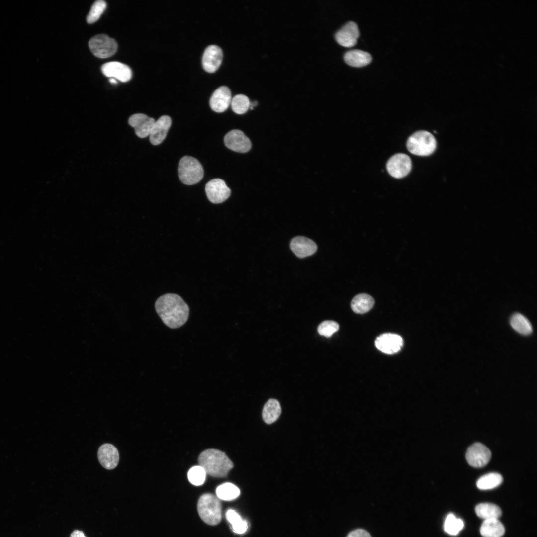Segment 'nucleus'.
<instances>
[{"instance_id":"1","label":"nucleus","mask_w":537,"mask_h":537,"mask_svg":"<svg viewBox=\"0 0 537 537\" xmlns=\"http://www.w3.org/2000/svg\"><path fill=\"white\" fill-rule=\"evenodd\" d=\"M155 307L163 323L171 329L181 327L188 320L189 307L178 294L167 293L161 296L156 301Z\"/></svg>"},{"instance_id":"2","label":"nucleus","mask_w":537,"mask_h":537,"mask_svg":"<svg viewBox=\"0 0 537 537\" xmlns=\"http://www.w3.org/2000/svg\"><path fill=\"white\" fill-rule=\"evenodd\" d=\"M199 465L207 474L216 477H224L233 467V463L222 451L216 449H208L198 457Z\"/></svg>"},{"instance_id":"3","label":"nucleus","mask_w":537,"mask_h":537,"mask_svg":"<svg viewBox=\"0 0 537 537\" xmlns=\"http://www.w3.org/2000/svg\"><path fill=\"white\" fill-rule=\"evenodd\" d=\"M197 511L203 521L209 525H216L221 520V502L212 494L205 493L200 496L197 503Z\"/></svg>"},{"instance_id":"4","label":"nucleus","mask_w":537,"mask_h":537,"mask_svg":"<svg viewBox=\"0 0 537 537\" xmlns=\"http://www.w3.org/2000/svg\"><path fill=\"white\" fill-rule=\"evenodd\" d=\"M178 171L180 180L188 185L199 182L204 175L203 169L200 162L189 156H185L181 158Z\"/></svg>"},{"instance_id":"5","label":"nucleus","mask_w":537,"mask_h":537,"mask_svg":"<svg viewBox=\"0 0 537 537\" xmlns=\"http://www.w3.org/2000/svg\"><path fill=\"white\" fill-rule=\"evenodd\" d=\"M406 146L412 154L421 156L432 154L437 147V142L434 136L427 131H419L415 132L408 138Z\"/></svg>"},{"instance_id":"6","label":"nucleus","mask_w":537,"mask_h":537,"mask_svg":"<svg viewBox=\"0 0 537 537\" xmlns=\"http://www.w3.org/2000/svg\"><path fill=\"white\" fill-rule=\"evenodd\" d=\"M89 47L94 56L106 58L113 55L117 49L115 40L105 34H98L92 37L89 42Z\"/></svg>"},{"instance_id":"7","label":"nucleus","mask_w":537,"mask_h":537,"mask_svg":"<svg viewBox=\"0 0 537 537\" xmlns=\"http://www.w3.org/2000/svg\"><path fill=\"white\" fill-rule=\"evenodd\" d=\"M491 452L489 449L480 443H475L470 446L466 453V459L468 464L475 468H481L489 462Z\"/></svg>"},{"instance_id":"8","label":"nucleus","mask_w":537,"mask_h":537,"mask_svg":"<svg viewBox=\"0 0 537 537\" xmlns=\"http://www.w3.org/2000/svg\"><path fill=\"white\" fill-rule=\"evenodd\" d=\"M412 167L411 160L406 154L398 153L392 156L388 161L386 168L393 177L400 179L407 175Z\"/></svg>"},{"instance_id":"9","label":"nucleus","mask_w":537,"mask_h":537,"mask_svg":"<svg viewBox=\"0 0 537 537\" xmlns=\"http://www.w3.org/2000/svg\"><path fill=\"white\" fill-rule=\"evenodd\" d=\"M205 190L208 200L212 203H221L226 200L231 194L230 189L220 179H213L205 185Z\"/></svg>"},{"instance_id":"10","label":"nucleus","mask_w":537,"mask_h":537,"mask_svg":"<svg viewBox=\"0 0 537 537\" xmlns=\"http://www.w3.org/2000/svg\"><path fill=\"white\" fill-rule=\"evenodd\" d=\"M225 145L228 149L238 153L248 152L251 148V143L241 130L234 129L229 131L224 137Z\"/></svg>"},{"instance_id":"11","label":"nucleus","mask_w":537,"mask_h":537,"mask_svg":"<svg viewBox=\"0 0 537 537\" xmlns=\"http://www.w3.org/2000/svg\"><path fill=\"white\" fill-rule=\"evenodd\" d=\"M101 70L105 76L117 79L122 82H128L132 77V71L130 67L119 62L106 63L102 65Z\"/></svg>"},{"instance_id":"12","label":"nucleus","mask_w":537,"mask_h":537,"mask_svg":"<svg viewBox=\"0 0 537 537\" xmlns=\"http://www.w3.org/2000/svg\"><path fill=\"white\" fill-rule=\"evenodd\" d=\"M128 124L134 129L136 135L140 138L149 136L155 120L143 113L132 115L128 119Z\"/></svg>"},{"instance_id":"13","label":"nucleus","mask_w":537,"mask_h":537,"mask_svg":"<svg viewBox=\"0 0 537 537\" xmlns=\"http://www.w3.org/2000/svg\"><path fill=\"white\" fill-rule=\"evenodd\" d=\"M359 35V30L356 23L349 21L336 32L335 39L341 45L350 47L355 45Z\"/></svg>"},{"instance_id":"14","label":"nucleus","mask_w":537,"mask_h":537,"mask_svg":"<svg viewBox=\"0 0 537 537\" xmlns=\"http://www.w3.org/2000/svg\"><path fill=\"white\" fill-rule=\"evenodd\" d=\"M223 59V52L220 47L210 45L206 48L202 59L203 69L207 72H215L220 66Z\"/></svg>"},{"instance_id":"15","label":"nucleus","mask_w":537,"mask_h":537,"mask_svg":"<svg viewBox=\"0 0 537 537\" xmlns=\"http://www.w3.org/2000/svg\"><path fill=\"white\" fill-rule=\"evenodd\" d=\"M375 344L376 348L383 353L392 354L398 352L403 344L402 337L397 334L385 333L378 337Z\"/></svg>"},{"instance_id":"16","label":"nucleus","mask_w":537,"mask_h":537,"mask_svg":"<svg viewBox=\"0 0 537 537\" xmlns=\"http://www.w3.org/2000/svg\"><path fill=\"white\" fill-rule=\"evenodd\" d=\"M232 100L231 92L226 86L218 88L212 93L209 104L212 110L216 112H224L229 107Z\"/></svg>"},{"instance_id":"17","label":"nucleus","mask_w":537,"mask_h":537,"mask_svg":"<svg viewBox=\"0 0 537 537\" xmlns=\"http://www.w3.org/2000/svg\"><path fill=\"white\" fill-rule=\"evenodd\" d=\"M97 456L100 463L106 469H113L118 464L119 452L116 448L111 444L102 445L98 449Z\"/></svg>"},{"instance_id":"18","label":"nucleus","mask_w":537,"mask_h":537,"mask_svg":"<svg viewBox=\"0 0 537 537\" xmlns=\"http://www.w3.org/2000/svg\"><path fill=\"white\" fill-rule=\"evenodd\" d=\"M172 125V119L168 115H163L155 121L149 135L150 142L152 145L160 144L165 139Z\"/></svg>"},{"instance_id":"19","label":"nucleus","mask_w":537,"mask_h":537,"mask_svg":"<svg viewBox=\"0 0 537 537\" xmlns=\"http://www.w3.org/2000/svg\"><path fill=\"white\" fill-rule=\"evenodd\" d=\"M290 248L297 257L303 258L314 254L317 247L312 240L305 237L297 236L291 240Z\"/></svg>"},{"instance_id":"20","label":"nucleus","mask_w":537,"mask_h":537,"mask_svg":"<svg viewBox=\"0 0 537 537\" xmlns=\"http://www.w3.org/2000/svg\"><path fill=\"white\" fill-rule=\"evenodd\" d=\"M345 61L348 65L353 67H362L369 64L372 60L371 55L367 52L353 49L345 53L344 56Z\"/></svg>"},{"instance_id":"21","label":"nucleus","mask_w":537,"mask_h":537,"mask_svg":"<svg viewBox=\"0 0 537 537\" xmlns=\"http://www.w3.org/2000/svg\"><path fill=\"white\" fill-rule=\"evenodd\" d=\"M480 532L483 537H501L505 533V528L498 519H491L484 521Z\"/></svg>"},{"instance_id":"22","label":"nucleus","mask_w":537,"mask_h":537,"mask_svg":"<svg viewBox=\"0 0 537 537\" xmlns=\"http://www.w3.org/2000/svg\"><path fill=\"white\" fill-rule=\"evenodd\" d=\"M374 300L370 295L362 293L357 295L352 299L351 308L356 313L363 314L369 311L373 306Z\"/></svg>"},{"instance_id":"23","label":"nucleus","mask_w":537,"mask_h":537,"mask_svg":"<svg viewBox=\"0 0 537 537\" xmlns=\"http://www.w3.org/2000/svg\"><path fill=\"white\" fill-rule=\"evenodd\" d=\"M281 412V408L278 401L275 399H269L264 406L262 417L265 422L270 424L275 422Z\"/></svg>"},{"instance_id":"24","label":"nucleus","mask_w":537,"mask_h":537,"mask_svg":"<svg viewBox=\"0 0 537 537\" xmlns=\"http://www.w3.org/2000/svg\"><path fill=\"white\" fill-rule=\"evenodd\" d=\"M476 515L485 520L498 519L502 515L501 509L497 505L490 503H483L476 505L475 508Z\"/></svg>"},{"instance_id":"25","label":"nucleus","mask_w":537,"mask_h":537,"mask_svg":"<svg viewBox=\"0 0 537 537\" xmlns=\"http://www.w3.org/2000/svg\"><path fill=\"white\" fill-rule=\"evenodd\" d=\"M510 322L512 327L520 334L528 335L532 332L533 329L530 322L521 314H513Z\"/></svg>"},{"instance_id":"26","label":"nucleus","mask_w":537,"mask_h":537,"mask_svg":"<svg viewBox=\"0 0 537 537\" xmlns=\"http://www.w3.org/2000/svg\"><path fill=\"white\" fill-rule=\"evenodd\" d=\"M503 481V477L498 473H489L480 477L476 483L477 487L480 490H489L499 486Z\"/></svg>"},{"instance_id":"27","label":"nucleus","mask_w":537,"mask_h":537,"mask_svg":"<svg viewBox=\"0 0 537 537\" xmlns=\"http://www.w3.org/2000/svg\"><path fill=\"white\" fill-rule=\"evenodd\" d=\"M240 493L239 489L230 482L223 483L219 485L216 489L217 497L225 501L234 500L239 496Z\"/></svg>"},{"instance_id":"28","label":"nucleus","mask_w":537,"mask_h":537,"mask_svg":"<svg viewBox=\"0 0 537 537\" xmlns=\"http://www.w3.org/2000/svg\"><path fill=\"white\" fill-rule=\"evenodd\" d=\"M228 521L231 523L233 531L237 534H243L248 528L247 522L243 520L234 510L229 509L226 513Z\"/></svg>"},{"instance_id":"29","label":"nucleus","mask_w":537,"mask_h":537,"mask_svg":"<svg viewBox=\"0 0 537 537\" xmlns=\"http://www.w3.org/2000/svg\"><path fill=\"white\" fill-rule=\"evenodd\" d=\"M463 527V521L451 513L447 516L444 525L445 531L451 535H457Z\"/></svg>"},{"instance_id":"30","label":"nucleus","mask_w":537,"mask_h":537,"mask_svg":"<svg viewBox=\"0 0 537 537\" xmlns=\"http://www.w3.org/2000/svg\"><path fill=\"white\" fill-rule=\"evenodd\" d=\"M231 106L232 110L237 114L245 113L250 106V102L248 97L244 94H237L231 100Z\"/></svg>"},{"instance_id":"31","label":"nucleus","mask_w":537,"mask_h":537,"mask_svg":"<svg viewBox=\"0 0 537 537\" xmlns=\"http://www.w3.org/2000/svg\"><path fill=\"white\" fill-rule=\"evenodd\" d=\"M206 473L200 465L192 467L188 471L187 477L189 481L193 485L199 486L202 485L206 479Z\"/></svg>"},{"instance_id":"32","label":"nucleus","mask_w":537,"mask_h":537,"mask_svg":"<svg viewBox=\"0 0 537 537\" xmlns=\"http://www.w3.org/2000/svg\"><path fill=\"white\" fill-rule=\"evenodd\" d=\"M106 8V3L105 1L102 0L95 1L87 16V22L91 24L98 20Z\"/></svg>"},{"instance_id":"33","label":"nucleus","mask_w":537,"mask_h":537,"mask_svg":"<svg viewBox=\"0 0 537 537\" xmlns=\"http://www.w3.org/2000/svg\"><path fill=\"white\" fill-rule=\"evenodd\" d=\"M339 324L334 321L327 320L322 322L318 327V332L320 335L326 337H331L339 330Z\"/></svg>"},{"instance_id":"34","label":"nucleus","mask_w":537,"mask_h":537,"mask_svg":"<svg viewBox=\"0 0 537 537\" xmlns=\"http://www.w3.org/2000/svg\"><path fill=\"white\" fill-rule=\"evenodd\" d=\"M346 537H371V536L366 530L358 529L350 532Z\"/></svg>"},{"instance_id":"35","label":"nucleus","mask_w":537,"mask_h":537,"mask_svg":"<svg viewBox=\"0 0 537 537\" xmlns=\"http://www.w3.org/2000/svg\"><path fill=\"white\" fill-rule=\"evenodd\" d=\"M70 537H86L84 533L78 530H74L71 534Z\"/></svg>"},{"instance_id":"36","label":"nucleus","mask_w":537,"mask_h":537,"mask_svg":"<svg viewBox=\"0 0 537 537\" xmlns=\"http://www.w3.org/2000/svg\"><path fill=\"white\" fill-rule=\"evenodd\" d=\"M109 81L112 84H116L117 83V81L114 78H110Z\"/></svg>"}]
</instances>
